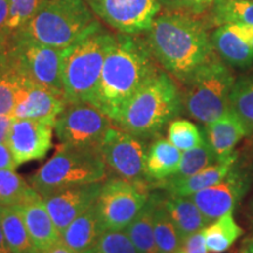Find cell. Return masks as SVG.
<instances>
[{"instance_id": "obj_1", "label": "cell", "mask_w": 253, "mask_h": 253, "mask_svg": "<svg viewBox=\"0 0 253 253\" xmlns=\"http://www.w3.org/2000/svg\"><path fill=\"white\" fill-rule=\"evenodd\" d=\"M145 41L154 59L182 82L214 54L207 27L184 12L168 11L157 15Z\"/></svg>"}, {"instance_id": "obj_2", "label": "cell", "mask_w": 253, "mask_h": 253, "mask_svg": "<svg viewBox=\"0 0 253 253\" xmlns=\"http://www.w3.org/2000/svg\"><path fill=\"white\" fill-rule=\"evenodd\" d=\"M157 71L147 41L130 34H119L104 60L90 104L115 123L126 103Z\"/></svg>"}, {"instance_id": "obj_3", "label": "cell", "mask_w": 253, "mask_h": 253, "mask_svg": "<svg viewBox=\"0 0 253 253\" xmlns=\"http://www.w3.org/2000/svg\"><path fill=\"white\" fill-rule=\"evenodd\" d=\"M182 106L175 81L166 72L157 71L126 103L115 125L145 141L160 135L181 113Z\"/></svg>"}, {"instance_id": "obj_4", "label": "cell", "mask_w": 253, "mask_h": 253, "mask_svg": "<svg viewBox=\"0 0 253 253\" xmlns=\"http://www.w3.org/2000/svg\"><path fill=\"white\" fill-rule=\"evenodd\" d=\"M115 38L99 25L63 49L62 84L67 103H91Z\"/></svg>"}, {"instance_id": "obj_5", "label": "cell", "mask_w": 253, "mask_h": 253, "mask_svg": "<svg viewBox=\"0 0 253 253\" xmlns=\"http://www.w3.org/2000/svg\"><path fill=\"white\" fill-rule=\"evenodd\" d=\"M99 25L84 0H42L33 17L15 33L65 49Z\"/></svg>"}, {"instance_id": "obj_6", "label": "cell", "mask_w": 253, "mask_h": 253, "mask_svg": "<svg viewBox=\"0 0 253 253\" xmlns=\"http://www.w3.org/2000/svg\"><path fill=\"white\" fill-rule=\"evenodd\" d=\"M107 178L108 169L99 149L60 143L54 156L31 176L30 184L45 197L59 190L104 182Z\"/></svg>"}, {"instance_id": "obj_7", "label": "cell", "mask_w": 253, "mask_h": 253, "mask_svg": "<svg viewBox=\"0 0 253 253\" xmlns=\"http://www.w3.org/2000/svg\"><path fill=\"white\" fill-rule=\"evenodd\" d=\"M235 78L216 53L186 80L183 106L189 116L208 123L230 109V94Z\"/></svg>"}, {"instance_id": "obj_8", "label": "cell", "mask_w": 253, "mask_h": 253, "mask_svg": "<svg viewBox=\"0 0 253 253\" xmlns=\"http://www.w3.org/2000/svg\"><path fill=\"white\" fill-rule=\"evenodd\" d=\"M8 49L15 66L25 78L63 95V49L42 45L15 32L9 34Z\"/></svg>"}, {"instance_id": "obj_9", "label": "cell", "mask_w": 253, "mask_h": 253, "mask_svg": "<svg viewBox=\"0 0 253 253\" xmlns=\"http://www.w3.org/2000/svg\"><path fill=\"white\" fill-rule=\"evenodd\" d=\"M149 196V184L119 177L107 178L96 201L104 229L126 230L147 204Z\"/></svg>"}, {"instance_id": "obj_10", "label": "cell", "mask_w": 253, "mask_h": 253, "mask_svg": "<svg viewBox=\"0 0 253 253\" xmlns=\"http://www.w3.org/2000/svg\"><path fill=\"white\" fill-rule=\"evenodd\" d=\"M114 121L90 103H68L54 123L60 143L77 148L100 149Z\"/></svg>"}, {"instance_id": "obj_11", "label": "cell", "mask_w": 253, "mask_h": 253, "mask_svg": "<svg viewBox=\"0 0 253 253\" xmlns=\"http://www.w3.org/2000/svg\"><path fill=\"white\" fill-rule=\"evenodd\" d=\"M99 151L107 169L115 177L149 184L144 169L148 151L144 140L129 134L118 125H113L106 132Z\"/></svg>"}, {"instance_id": "obj_12", "label": "cell", "mask_w": 253, "mask_h": 253, "mask_svg": "<svg viewBox=\"0 0 253 253\" xmlns=\"http://www.w3.org/2000/svg\"><path fill=\"white\" fill-rule=\"evenodd\" d=\"M93 12L122 34L150 30L162 4L160 0H89Z\"/></svg>"}, {"instance_id": "obj_13", "label": "cell", "mask_w": 253, "mask_h": 253, "mask_svg": "<svg viewBox=\"0 0 253 253\" xmlns=\"http://www.w3.org/2000/svg\"><path fill=\"white\" fill-rule=\"evenodd\" d=\"M54 126L28 119H12L7 144L17 167L31 161L42 160L52 149Z\"/></svg>"}, {"instance_id": "obj_14", "label": "cell", "mask_w": 253, "mask_h": 253, "mask_svg": "<svg viewBox=\"0 0 253 253\" xmlns=\"http://www.w3.org/2000/svg\"><path fill=\"white\" fill-rule=\"evenodd\" d=\"M102 184L103 182H99L72 186L42 197L47 211L60 233L97 201Z\"/></svg>"}, {"instance_id": "obj_15", "label": "cell", "mask_w": 253, "mask_h": 253, "mask_svg": "<svg viewBox=\"0 0 253 253\" xmlns=\"http://www.w3.org/2000/svg\"><path fill=\"white\" fill-rule=\"evenodd\" d=\"M249 179L239 170L231 169L223 181L190 196L205 218L212 223L232 211L248 189Z\"/></svg>"}, {"instance_id": "obj_16", "label": "cell", "mask_w": 253, "mask_h": 253, "mask_svg": "<svg viewBox=\"0 0 253 253\" xmlns=\"http://www.w3.org/2000/svg\"><path fill=\"white\" fill-rule=\"evenodd\" d=\"M67 104L62 94L27 80L19 94L12 119L37 120L54 126Z\"/></svg>"}, {"instance_id": "obj_17", "label": "cell", "mask_w": 253, "mask_h": 253, "mask_svg": "<svg viewBox=\"0 0 253 253\" xmlns=\"http://www.w3.org/2000/svg\"><path fill=\"white\" fill-rule=\"evenodd\" d=\"M216 54L237 68H246L253 63V26L245 24H224L211 36Z\"/></svg>"}, {"instance_id": "obj_18", "label": "cell", "mask_w": 253, "mask_h": 253, "mask_svg": "<svg viewBox=\"0 0 253 253\" xmlns=\"http://www.w3.org/2000/svg\"><path fill=\"white\" fill-rule=\"evenodd\" d=\"M236 160L237 155L231 154L224 158H219L216 163L211 164L195 175L183 179H177V181L164 179L162 182H158V184L155 186H160V188L167 190L170 195L190 197L201 190L210 188V186L223 181L233 168Z\"/></svg>"}, {"instance_id": "obj_19", "label": "cell", "mask_w": 253, "mask_h": 253, "mask_svg": "<svg viewBox=\"0 0 253 253\" xmlns=\"http://www.w3.org/2000/svg\"><path fill=\"white\" fill-rule=\"evenodd\" d=\"M14 209L23 218L32 240L40 252L61 240V233L50 218L42 197L18 205Z\"/></svg>"}, {"instance_id": "obj_20", "label": "cell", "mask_w": 253, "mask_h": 253, "mask_svg": "<svg viewBox=\"0 0 253 253\" xmlns=\"http://www.w3.org/2000/svg\"><path fill=\"white\" fill-rule=\"evenodd\" d=\"M9 34L5 30L0 31V115L12 118L19 94L28 79L19 72L9 54Z\"/></svg>"}, {"instance_id": "obj_21", "label": "cell", "mask_w": 253, "mask_h": 253, "mask_svg": "<svg viewBox=\"0 0 253 253\" xmlns=\"http://www.w3.org/2000/svg\"><path fill=\"white\" fill-rule=\"evenodd\" d=\"M205 126L207 142L218 158L232 154L237 143L250 132L243 120L231 108L219 119Z\"/></svg>"}, {"instance_id": "obj_22", "label": "cell", "mask_w": 253, "mask_h": 253, "mask_svg": "<svg viewBox=\"0 0 253 253\" xmlns=\"http://www.w3.org/2000/svg\"><path fill=\"white\" fill-rule=\"evenodd\" d=\"M106 231L96 202L69 224L61 233L62 242L77 253H84L91 248Z\"/></svg>"}, {"instance_id": "obj_23", "label": "cell", "mask_w": 253, "mask_h": 253, "mask_svg": "<svg viewBox=\"0 0 253 253\" xmlns=\"http://www.w3.org/2000/svg\"><path fill=\"white\" fill-rule=\"evenodd\" d=\"M182 153L166 138H157L148 148L145 176L149 183L162 182L173 176L179 167Z\"/></svg>"}, {"instance_id": "obj_24", "label": "cell", "mask_w": 253, "mask_h": 253, "mask_svg": "<svg viewBox=\"0 0 253 253\" xmlns=\"http://www.w3.org/2000/svg\"><path fill=\"white\" fill-rule=\"evenodd\" d=\"M164 205L178 230L182 240L207 227L209 221L190 197L170 195L164 197Z\"/></svg>"}, {"instance_id": "obj_25", "label": "cell", "mask_w": 253, "mask_h": 253, "mask_svg": "<svg viewBox=\"0 0 253 253\" xmlns=\"http://www.w3.org/2000/svg\"><path fill=\"white\" fill-rule=\"evenodd\" d=\"M154 195V233L158 252L178 253L182 250L183 240L164 205V197L160 194Z\"/></svg>"}, {"instance_id": "obj_26", "label": "cell", "mask_w": 253, "mask_h": 253, "mask_svg": "<svg viewBox=\"0 0 253 253\" xmlns=\"http://www.w3.org/2000/svg\"><path fill=\"white\" fill-rule=\"evenodd\" d=\"M155 195L150 194L147 204L126 231L138 253H160L154 233Z\"/></svg>"}, {"instance_id": "obj_27", "label": "cell", "mask_w": 253, "mask_h": 253, "mask_svg": "<svg viewBox=\"0 0 253 253\" xmlns=\"http://www.w3.org/2000/svg\"><path fill=\"white\" fill-rule=\"evenodd\" d=\"M0 225L12 253H40L25 226L23 218L14 208L2 209Z\"/></svg>"}, {"instance_id": "obj_28", "label": "cell", "mask_w": 253, "mask_h": 253, "mask_svg": "<svg viewBox=\"0 0 253 253\" xmlns=\"http://www.w3.org/2000/svg\"><path fill=\"white\" fill-rule=\"evenodd\" d=\"M41 196L15 170H0V205L14 208L39 199Z\"/></svg>"}, {"instance_id": "obj_29", "label": "cell", "mask_w": 253, "mask_h": 253, "mask_svg": "<svg viewBox=\"0 0 253 253\" xmlns=\"http://www.w3.org/2000/svg\"><path fill=\"white\" fill-rule=\"evenodd\" d=\"M202 231L208 251L213 253L226 251L243 233L240 226L233 218V210L210 223Z\"/></svg>"}, {"instance_id": "obj_30", "label": "cell", "mask_w": 253, "mask_h": 253, "mask_svg": "<svg viewBox=\"0 0 253 253\" xmlns=\"http://www.w3.org/2000/svg\"><path fill=\"white\" fill-rule=\"evenodd\" d=\"M211 17L217 26L232 23L253 26V0H214Z\"/></svg>"}, {"instance_id": "obj_31", "label": "cell", "mask_w": 253, "mask_h": 253, "mask_svg": "<svg viewBox=\"0 0 253 253\" xmlns=\"http://www.w3.org/2000/svg\"><path fill=\"white\" fill-rule=\"evenodd\" d=\"M218 160L219 158L214 154L212 148L210 147L207 140H204L203 143L199 144L198 147L186 150L182 154L181 162H179L176 173L168 179L177 181V179L186 178V177L195 175L201 170L205 169L211 164L216 163Z\"/></svg>"}, {"instance_id": "obj_32", "label": "cell", "mask_w": 253, "mask_h": 253, "mask_svg": "<svg viewBox=\"0 0 253 253\" xmlns=\"http://www.w3.org/2000/svg\"><path fill=\"white\" fill-rule=\"evenodd\" d=\"M230 108L253 131V79H240L233 84L230 94Z\"/></svg>"}, {"instance_id": "obj_33", "label": "cell", "mask_w": 253, "mask_h": 253, "mask_svg": "<svg viewBox=\"0 0 253 253\" xmlns=\"http://www.w3.org/2000/svg\"><path fill=\"white\" fill-rule=\"evenodd\" d=\"M168 140L181 151H186L198 147L204 142V136L198 126L188 120L175 119L169 123Z\"/></svg>"}, {"instance_id": "obj_34", "label": "cell", "mask_w": 253, "mask_h": 253, "mask_svg": "<svg viewBox=\"0 0 253 253\" xmlns=\"http://www.w3.org/2000/svg\"><path fill=\"white\" fill-rule=\"evenodd\" d=\"M84 253H138L126 230H106Z\"/></svg>"}, {"instance_id": "obj_35", "label": "cell", "mask_w": 253, "mask_h": 253, "mask_svg": "<svg viewBox=\"0 0 253 253\" xmlns=\"http://www.w3.org/2000/svg\"><path fill=\"white\" fill-rule=\"evenodd\" d=\"M42 0H11V12L5 31L15 32L33 17Z\"/></svg>"}, {"instance_id": "obj_36", "label": "cell", "mask_w": 253, "mask_h": 253, "mask_svg": "<svg viewBox=\"0 0 253 253\" xmlns=\"http://www.w3.org/2000/svg\"><path fill=\"white\" fill-rule=\"evenodd\" d=\"M160 1L169 11H178L197 15L212 7L214 0H160Z\"/></svg>"}, {"instance_id": "obj_37", "label": "cell", "mask_w": 253, "mask_h": 253, "mask_svg": "<svg viewBox=\"0 0 253 253\" xmlns=\"http://www.w3.org/2000/svg\"><path fill=\"white\" fill-rule=\"evenodd\" d=\"M182 251L184 253H208L203 231H198L183 240Z\"/></svg>"}, {"instance_id": "obj_38", "label": "cell", "mask_w": 253, "mask_h": 253, "mask_svg": "<svg viewBox=\"0 0 253 253\" xmlns=\"http://www.w3.org/2000/svg\"><path fill=\"white\" fill-rule=\"evenodd\" d=\"M17 164L14 162V158L12 156L6 142L0 143V170L1 169H17Z\"/></svg>"}, {"instance_id": "obj_39", "label": "cell", "mask_w": 253, "mask_h": 253, "mask_svg": "<svg viewBox=\"0 0 253 253\" xmlns=\"http://www.w3.org/2000/svg\"><path fill=\"white\" fill-rule=\"evenodd\" d=\"M11 12V0H0V31H4Z\"/></svg>"}, {"instance_id": "obj_40", "label": "cell", "mask_w": 253, "mask_h": 253, "mask_svg": "<svg viewBox=\"0 0 253 253\" xmlns=\"http://www.w3.org/2000/svg\"><path fill=\"white\" fill-rule=\"evenodd\" d=\"M12 118L8 115H0V143L6 142L9 126H11Z\"/></svg>"}, {"instance_id": "obj_41", "label": "cell", "mask_w": 253, "mask_h": 253, "mask_svg": "<svg viewBox=\"0 0 253 253\" xmlns=\"http://www.w3.org/2000/svg\"><path fill=\"white\" fill-rule=\"evenodd\" d=\"M40 253H77V252L73 251L69 246L66 245L65 243L62 242V238H61V240H59V242L55 243L54 245H52L50 248Z\"/></svg>"}, {"instance_id": "obj_42", "label": "cell", "mask_w": 253, "mask_h": 253, "mask_svg": "<svg viewBox=\"0 0 253 253\" xmlns=\"http://www.w3.org/2000/svg\"><path fill=\"white\" fill-rule=\"evenodd\" d=\"M0 253H12L11 249H9L7 242L5 239L4 231H2L1 225H0Z\"/></svg>"}, {"instance_id": "obj_43", "label": "cell", "mask_w": 253, "mask_h": 253, "mask_svg": "<svg viewBox=\"0 0 253 253\" xmlns=\"http://www.w3.org/2000/svg\"><path fill=\"white\" fill-rule=\"evenodd\" d=\"M242 253H253V243L249 246V248H246Z\"/></svg>"}, {"instance_id": "obj_44", "label": "cell", "mask_w": 253, "mask_h": 253, "mask_svg": "<svg viewBox=\"0 0 253 253\" xmlns=\"http://www.w3.org/2000/svg\"><path fill=\"white\" fill-rule=\"evenodd\" d=\"M2 209H4V207H1V205H0V213H1V211H2Z\"/></svg>"}, {"instance_id": "obj_45", "label": "cell", "mask_w": 253, "mask_h": 253, "mask_svg": "<svg viewBox=\"0 0 253 253\" xmlns=\"http://www.w3.org/2000/svg\"><path fill=\"white\" fill-rule=\"evenodd\" d=\"M178 253H184V252H183V251H182V250H181V251H179Z\"/></svg>"}]
</instances>
